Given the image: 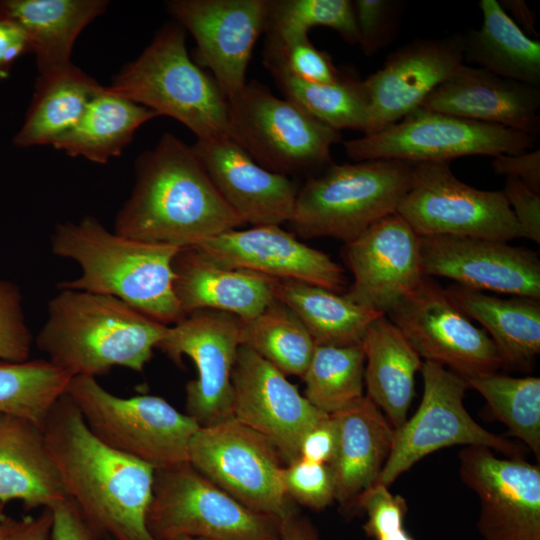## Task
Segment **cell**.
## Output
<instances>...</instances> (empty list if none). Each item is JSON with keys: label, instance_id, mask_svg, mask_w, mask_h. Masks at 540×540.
Returning <instances> with one entry per match:
<instances>
[{"label": "cell", "instance_id": "33", "mask_svg": "<svg viewBox=\"0 0 540 540\" xmlns=\"http://www.w3.org/2000/svg\"><path fill=\"white\" fill-rule=\"evenodd\" d=\"M157 114L111 92L107 86L88 104L78 123L53 147L70 157L106 164L131 143L136 131Z\"/></svg>", "mask_w": 540, "mask_h": 540}, {"label": "cell", "instance_id": "47", "mask_svg": "<svg viewBox=\"0 0 540 540\" xmlns=\"http://www.w3.org/2000/svg\"><path fill=\"white\" fill-rule=\"evenodd\" d=\"M338 439L337 421L329 414L304 435L299 447V457L330 465L336 455Z\"/></svg>", "mask_w": 540, "mask_h": 540}, {"label": "cell", "instance_id": "15", "mask_svg": "<svg viewBox=\"0 0 540 540\" xmlns=\"http://www.w3.org/2000/svg\"><path fill=\"white\" fill-rule=\"evenodd\" d=\"M241 319L221 311L198 310L168 326L157 344L176 365L188 356L197 377L186 384V414L200 427L233 417L234 393L231 381L238 348Z\"/></svg>", "mask_w": 540, "mask_h": 540}, {"label": "cell", "instance_id": "29", "mask_svg": "<svg viewBox=\"0 0 540 540\" xmlns=\"http://www.w3.org/2000/svg\"><path fill=\"white\" fill-rule=\"evenodd\" d=\"M363 346L366 396L396 429L408 418L415 375L422 367L421 357L386 315L369 325Z\"/></svg>", "mask_w": 540, "mask_h": 540}, {"label": "cell", "instance_id": "24", "mask_svg": "<svg viewBox=\"0 0 540 540\" xmlns=\"http://www.w3.org/2000/svg\"><path fill=\"white\" fill-rule=\"evenodd\" d=\"M420 107L508 127L535 138L540 131L538 87L464 63L436 87Z\"/></svg>", "mask_w": 540, "mask_h": 540}, {"label": "cell", "instance_id": "55", "mask_svg": "<svg viewBox=\"0 0 540 540\" xmlns=\"http://www.w3.org/2000/svg\"><path fill=\"white\" fill-rule=\"evenodd\" d=\"M170 540H205V539L188 537V536H179V537L172 538Z\"/></svg>", "mask_w": 540, "mask_h": 540}, {"label": "cell", "instance_id": "40", "mask_svg": "<svg viewBox=\"0 0 540 540\" xmlns=\"http://www.w3.org/2000/svg\"><path fill=\"white\" fill-rule=\"evenodd\" d=\"M324 26L346 42L358 44L353 1L267 0L266 38L285 43L308 37L310 29Z\"/></svg>", "mask_w": 540, "mask_h": 540}, {"label": "cell", "instance_id": "43", "mask_svg": "<svg viewBox=\"0 0 540 540\" xmlns=\"http://www.w3.org/2000/svg\"><path fill=\"white\" fill-rule=\"evenodd\" d=\"M264 53L275 57L291 75L306 82L327 84L342 75L330 55L317 49L308 37L285 43L266 38Z\"/></svg>", "mask_w": 540, "mask_h": 540}, {"label": "cell", "instance_id": "19", "mask_svg": "<svg viewBox=\"0 0 540 540\" xmlns=\"http://www.w3.org/2000/svg\"><path fill=\"white\" fill-rule=\"evenodd\" d=\"M344 257L353 274L344 296L385 315L425 276L420 236L397 212L345 243Z\"/></svg>", "mask_w": 540, "mask_h": 540}, {"label": "cell", "instance_id": "49", "mask_svg": "<svg viewBox=\"0 0 540 540\" xmlns=\"http://www.w3.org/2000/svg\"><path fill=\"white\" fill-rule=\"evenodd\" d=\"M26 54H31V46L25 32L0 5V83Z\"/></svg>", "mask_w": 540, "mask_h": 540}, {"label": "cell", "instance_id": "54", "mask_svg": "<svg viewBox=\"0 0 540 540\" xmlns=\"http://www.w3.org/2000/svg\"><path fill=\"white\" fill-rule=\"evenodd\" d=\"M16 518L4 515L0 518V540H5L6 536L16 523Z\"/></svg>", "mask_w": 540, "mask_h": 540}, {"label": "cell", "instance_id": "56", "mask_svg": "<svg viewBox=\"0 0 540 540\" xmlns=\"http://www.w3.org/2000/svg\"><path fill=\"white\" fill-rule=\"evenodd\" d=\"M4 507H5V504L0 502V518L5 515L4 514Z\"/></svg>", "mask_w": 540, "mask_h": 540}, {"label": "cell", "instance_id": "52", "mask_svg": "<svg viewBox=\"0 0 540 540\" xmlns=\"http://www.w3.org/2000/svg\"><path fill=\"white\" fill-rule=\"evenodd\" d=\"M280 540H320L311 520L294 513L283 520Z\"/></svg>", "mask_w": 540, "mask_h": 540}, {"label": "cell", "instance_id": "12", "mask_svg": "<svg viewBox=\"0 0 540 540\" xmlns=\"http://www.w3.org/2000/svg\"><path fill=\"white\" fill-rule=\"evenodd\" d=\"M423 395L417 411L398 428L389 457L376 483L389 487L427 455L454 445L483 446L508 458L523 457L515 443L480 426L467 412L463 399L466 380L446 367L424 361Z\"/></svg>", "mask_w": 540, "mask_h": 540}, {"label": "cell", "instance_id": "38", "mask_svg": "<svg viewBox=\"0 0 540 540\" xmlns=\"http://www.w3.org/2000/svg\"><path fill=\"white\" fill-rule=\"evenodd\" d=\"M72 377L48 359H0V412L42 425Z\"/></svg>", "mask_w": 540, "mask_h": 540}, {"label": "cell", "instance_id": "23", "mask_svg": "<svg viewBox=\"0 0 540 540\" xmlns=\"http://www.w3.org/2000/svg\"><path fill=\"white\" fill-rule=\"evenodd\" d=\"M192 148L243 223L280 226L290 222L298 190L288 176L259 165L229 135L196 140Z\"/></svg>", "mask_w": 540, "mask_h": 540}, {"label": "cell", "instance_id": "5", "mask_svg": "<svg viewBox=\"0 0 540 540\" xmlns=\"http://www.w3.org/2000/svg\"><path fill=\"white\" fill-rule=\"evenodd\" d=\"M107 88L157 116L177 120L197 140L228 135L227 99L213 77L189 57L186 31L176 21L164 24Z\"/></svg>", "mask_w": 540, "mask_h": 540}, {"label": "cell", "instance_id": "53", "mask_svg": "<svg viewBox=\"0 0 540 540\" xmlns=\"http://www.w3.org/2000/svg\"><path fill=\"white\" fill-rule=\"evenodd\" d=\"M503 9L508 10L527 30L535 33V15L522 0H505L500 3Z\"/></svg>", "mask_w": 540, "mask_h": 540}, {"label": "cell", "instance_id": "39", "mask_svg": "<svg viewBox=\"0 0 540 540\" xmlns=\"http://www.w3.org/2000/svg\"><path fill=\"white\" fill-rule=\"evenodd\" d=\"M487 402L495 418L507 426L540 461V378L511 377L497 372L465 379Z\"/></svg>", "mask_w": 540, "mask_h": 540}, {"label": "cell", "instance_id": "30", "mask_svg": "<svg viewBox=\"0 0 540 540\" xmlns=\"http://www.w3.org/2000/svg\"><path fill=\"white\" fill-rule=\"evenodd\" d=\"M446 290L453 302L488 332L504 367L528 369L540 352L539 299H503L458 284Z\"/></svg>", "mask_w": 540, "mask_h": 540}, {"label": "cell", "instance_id": "45", "mask_svg": "<svg viewBox=\"0 0 540 540\" xmlns=\"http://www.w3.org/2000/svg\"><path fill=\"white\" fill-rule=\"evenodd\" d=\"M358 44L371 56L391 40L399 13V2L391 0L353 1Z\"/></svg>", "mask_w": 540, "mask_h": 540}, {"label": "cell", "instance_id": "16", "mask_svg": "<svg viewBox=\"0 0 540 540\" xmlns=\"http://www.w3.org/2000/svg\"><path fill=\"white\" fill-rule=\"evenodd\" d=\"M462 482L480 502L477 528L485 540H540V465L499 458L490 448L458 453Z\"/></svg>", "mask_w": 540, "mask_h": 540}, {"label": "cell", "instance_id": "14", "mask_svg": "<svg viewBox=\"0 0 540 540\" xmlns=\"http://www.w3.org/2000/svg\"><path fill=\"white\" fill-rule=\"evenodd\" d=\"M386 316L420 357L448 366L464 379L504 367L487 332L476 327L431 276L425 275Z\"/></svg>", "mask_w": 540, "mask_h": 540}, {"label": "cell", "instance_id": "46", "mask_svg": "<svg viewBox=\"0 0 540 540\" xmlns=\"http://www.w3.org/2000/svg\"><path fill=\"white\" fill-rule=\"evenodd\" d=\"M502 192L521 227L524 237L539 244L540 194L512 177H506Z\"/></svg>", "mask_w": 540, "mask_h": 540}, {"label": "cell", "instance_id": "27", "mask_svg": "<svg viewBox=\"0 0 540 540\" xmlns=\"http://www.w3.org/2000/svg\"><path fill=\"white\" fill-rule=\"evenodd\" d=\"M69 498L50 457L42 425L0 412V502H22L26 511Z\"/></svg>", "mask_w": 540, "mask_h": 540}, {"label": "cell", "instance_id": "17", "mask_svg": "<svg viewBox=\"0 0 540 540\" xmlns=\"http://www.w3.org/2000/svg\"><path fill=\"white\" fill-rule=\"evenodd\" d=\"M173 20L193 36L200 62L226 99L247 83L253 48L265 32L267 0H170Z\"/></svg>", "mask_w": 540, "mask_h": 540}, {"label": "cell", "instance_id": "32", "mask_svg": "<svg viewBox=\"0 0 540 540\" xmlns=\"http://www.w3.org/2000/svg\"><path fill=\"white\" fill-rule=\"evenodd\" d=\"M480 29L462 36L463 58L499 77L537 87L540 42L530 38L496 0H481Z\"/></svg>", "mask_w": 540, "mask_h": 540}, {"label": "cell", "instance_id": "11", "mask_svg": "<svg viewBox=\"0 0 540 540\" xmlns=\"http://www.w3.org/2000/svg\"><path fill=\"white\" fill-rule=\"evenodd\" d=\"M188 461L254 511L282 520L297 513L282 484L285 462L278 449L234 417L199 427L189 444Z\"/></svg>", "mask_w": 540, "mask_h": 540}, {"label": "cell", "instance_id": "25", "mask_svg": "<svg viewBox=\"0 0 540 540\" xmlns=\"http://www.w3.org/2000/svg\"><path fill=\"white\" fill-rule=\"evenodd\" d=\"M332 415L339 432L336 455L329 465L335 502L351 518L356 515L358 497L377 482L389 457L394 427L368 396Z\"/></svg>", "mask_w": 540, "mask_h": 540}, {"label": "cell", "instance_id": "31", "mask_svg": "<svg viewBox=\"0 0 540 540\" xmlns=\"http://www.w3.org/2000/svg\"><path fill=\"white\" fill-rule=\"evenodd\" d=\"M104 86L73 63L38 76L24 122L13 138L19 148L51 145L80 120L90 101Z\"/></svg>", "mask_w": 540, "mask_h": 540}, {"label": "cell", "instance_id": "21", "mask_svg": "<svg viewBox=\"0 0 540 540\" xmlns=\"http://www.w3.org/2000/svg\"><path fill=\"white\" fill-rule=\"evenodd\" d=\"M191 248L218 266L276 280L306 282L337 293L346 283L343 268L329 255L279 225L228 230Z\"/></svg>", "mask_w": 540, "mask_h": 540}, {"label": "cell", "instance_id": "57", "mask_svg": "<svg viewBox=\"0 0 540 540\" xmlns=\"http://www.w3.org/2000/svg\"><path fill=\"white\" fill-rule=\"evenodd\" d=\"M105 540H111V539H109V538H105Z\"/></svg>", "mask_w": 540, "mask_h": 540}, {"label": "cell", "instance_id": "26", "mask_svg": "<svg viewBox=\"0 0 540 540\" xmlns=\"http://www.w3.org/2000/svg\"><path fill=\"white\" fill-rule=\"evenodd\" d=\"M173 270L174 292L185 315L214 310L248 320L276 299V279L218 266L192 248L178 252Z\"/></svg>", "mask_w": 540, "mask_h": 540}, {"label": "cell", "instance_id": "8", "mask_svg": "<svg viewBox=\"0 0 540 540\" xmlns=\"http://www.w3.org/2000/svg\"><path fill=\"white\" fill-rule=\"evenodd\" d=\"M282 524L240 503L189 461L154 471L147 527L157 540H280Z\"/></svg>", "mask_w": 540, "mask_h": 540}, {"label": "cell", "instance_id": "36", "mask_svg": "<svg viewBox=\"0 0 540 540\" xmlns=\"http://www.w3.org/2000/svg\"><path fill=\"white\" fill-rule=\"evenodd\" d=\"M241 345L252 349L283 374L300 377L316 347L301 320L277 299L256 317L241 319Z\"/></svg>", "mask_w": 540, "mask_h": 540}, {"label": "cell", "instance_id": "1", "mask_svg": "<svg viewBox=\"0 0 540 540\" xmlns=\"http://www.w3.org/2000/svg\"><path fill=\"white\" fill-rule=\"evenodd\" d=\"M66 492L102 539L157 540L147 527L155 469L98 440L65 393L42 424Z\"/></svg>", "mask_w": 540, "mask_h": 540}, {"label": "cell", "instance_id": "50", "mask_svg": "<svg viewBox=\"0 0 540 540\" xmlns=\"http://www.w3.org/2000/svg\"><path fill=\"white\" fill-rule=\"evenodd\" d=\"M492 168L496 174L512 177L540 194V150L494 157Z\"/></svg>", "mask_w": 540, "mask_h": 540}, {"label": "cell", "instance_id": "34", "mask_svg": "<svg viewBox=\"0 0 540 540\" xmlns=\"http://www.w3.org/2000/svg\"><path fill=\"white\" fill-rule=\"evenodd\" d=\"M274 292L301 320L316 345L361 344L369 325L385 315L357 305L344 294L306 282L276 280Z\"/></svg>", "mask_w": 540, "mask_h": 540}, {"label": "cell", "instance_id": "42", "mask_svg": "<svg viewBox=\"0 0 540 540\" xmlns=\"http://www.w3.org/2000/svg\"><path fill=\"white\" fill-rule=\"evenodd\" d=\"M281 479L286 494L296 504L322 511L335 501L329 465L298 458L284 465Z\"/></svg>", "mask_w": 540, "mask_h": 540}, {"label": "cell", "instance_id": "51", "mask_svg": "<svg viewBox=\"0 0 540 540\" xmlns=\"http://www.w3.org/2000/svg\"><path fill=\"white\" fill-rule=\"evenodd\" d=\"M52 511L43 508L37 516L16 520L5 540H51Z\"/></svg>", "mask_w": 540, "mask_h": 540}, {"label": "cell", "instance_id": "18", "mask_svg": "<svg viewBox=\"0 0 540 540\" xmlns=\"http://www.w3.org/2000/svg\"><path fill=\"white\" fill-rule=\"evenodd\" d=\"M231 381L233 417L270 440L286 464L300 458L304 435L329 415L247 346L238 348Z\"/></svg>", "mask_w": 540, "mask_h": 540}, {"label": "cell", "instance_id": "2", "mask_svg": "<svg viewBox=\"0 0 540 540\" xmlns=\"http://www.w3.org/2000/svg\"><path fill=\"white\" fill-rule=\"evenodd\" d=\"M243 224L192 146L166 132L138 156L135 183L116 214L113 231L183 249Z\"/></svg>", "mask_w": 540, "mask_h": 540}, {"label": "cell", "instance_id": "41", "mask_svg": "<svg viewBox=\"0 0 540 540\" xmlns=\"http://www.w3.org/2000/svg\"><path fill=\"white\" fill-rule=\"evenodd\" d=\"M407 511L406 500L379 483L365 490L356 503V515L367 516L363 530L374 540H415L404 527Z\"/></svg>", "mask_w": 540, "mask_h": 540}, {"label": "cell", "instance_id": "4", "mask_svg": "<svg viewBox=\"0 0 540 540\" xmlns=\"http://www.w3.org/2000/svg\"><path fill=\"white\" fill-rule=\"evenodd\" d=\"M58 290L35 340L51 363L71 377L97 379L115 366L143 371L167 325L113 296Z\"/></svg>", "mask_w": 540, "mask_h": 540}, {"label": "cell", "instance_id": "37", "mask_svg": "<svg viewBox=\"0 0 540 540\" xmlns=\"http://www.w3.org/2000/svg\"><path fill=\"white\" fill-rule=\"evenodd\" d=\"M363 342L350 346L316 345L302 378L305 397L317 409L334 414L363 395Z\"/></svg>", "mask_w": 540, "mask_h": 540}, {"label": "cell", "instance_id": "48", "mask_svg": "<svg viewBox=\"0 0 540 540\" xmlns=\"http://www.w3.org/2000/svg\"><path fill=\"white\" fill-rule=\"evenodd\" d=\"M50 509L51 540H103L71 498L57 503Z\"/></svg>", "mask_w": 540, "mask_h": 540}, {"label": "cell", "instance_id": "44", "mask_svg": "<svg viewBox=\"0 0 540 540\" xmlns=\"http://www.w3.org/2000/svg\"><path fill=\"white\" fill-rule=\"evenodd\" d=\"M20 287L0 278V359H30L33 335L26 322Z\"/></svg>", "mask_w": 540, "mask_h": 540}, {"label": "cell", "instance_id": "6", "mask_svg": "<svg viewBox=\"0 0 540 540\" xmlns=\"http://www.w3.org/2000/svg\"><path fill=\"white\" fill-rule=\"evenodd\" d=\"M413 168V163L396 160L331 163L298 190L290 223L303 238L352 241L396 213L410 188Z\"/></svg>", "mask_w": 540, "mask_h": 540}, {"label": "cell", "instance_id": "10", "mask_svg": "<svg viewBox=\"0 0 540 540\" xmlns=\"http://www.w3.org/2000/svg\"><path fill=\"white\" fill-rule=\"evenodd\" d=\"M537 138L504 126L419 107L383 130L343 142L354 161L449 162L471 155L518 154Z\"/></svg>", "mask_w": 540, "mask_h": 540}, {"label": "cell", "instance_id": "35", "mask_svg": "<svg viewBox=\"0 0 540 540\" xmlns=\"http://www.w3.org/2000/svg\"><path fill=\"white\" fill-rule=\"evenodd\" d=\"M263 59L285 99L336 131L354 129L364 132L368 99L363 81L342 74L332 83H310L291 75L270 54L264 53Z\"/></svg>", "mask_w": 540, "mask_h": 540}, {"label": "cell", "instance_id": "9", "mask_svg": "<svg viewBox=\"0 0 540 540\" xmlns=\"http://www.w3.org/2000/svg\"><path fill=\"white\" fill-rule=\"evenodd\" d=\"M227 123L230 138L259 165L286 176L329 166L341 140L339 131L256 81L227 99Z\"/></svg>", "mask_w": 540, "mask_h": 540}, {"label": "cell", "instance_id": "22", "mask_svg": "<svg viewBox=\"0 0 540 540\" xmlns=\"http://www.w3.org/2000/svg\"><path fill=\"white\" fill-rule=\"evenodd\" d=\"M463 63L462 36L418 39L390 54L383 67L363 81L368 99L364 135L419 108Z\"/></svg>", "mask_w": 540, "mask_h": 540}, {"label": "cell", "instance_id": "13", "mask_svg": "<svg viewBox=\"0 0 540 540\" xmlns=\"http://www.w3.org/2000/svg\"><path fill=\"white\" fill-rule=\"evenodd\" d=\"M419 236L457 235L501 242L523 238L502 191L467 185L449 162L414 164L411 185L396 211Z\"/></svg>", "mask_w": 540, "mask_h": 540}, {"label": "cell", "instance_id": "20", "mask_svg": "<svg viewBox=\"0 0 540 540\" xmlns=\"http://www.w3.org/2000/svg\"><path fill=\"white\" fill-rule=\"evenodd\" d=\"M425 275L479 290L540 300L537 254L506 242L457 235L420 236Z\"/></svg>", "mask_w": 540, "mask_h": 540}, {"label": "cell", "instance_id": "3", "mask_svg": "<svg viewBox=\"0 0 540 540\" xmlns=\"http://www.w3.org/2000/svg\"><path fill=\"white\" fill-rule=\"evenodd\" d=\"M51 250L76 262L78 278L57 285L116 297L153 320L170 326L185 317L174 292L173 262L181 250L108 230L96 217L58 223Z\"/></svg>", "mask_w": 540, "mask_h": 540}, {"label": "cell", "instance_id": "28", "mask_svg": "<svg viewBox=\"0 0 540 540\" xmlns=\"http://www.w3.org/2000/svg\"><path fill=\"white\" fill-rule=\"evenodd\" d=\"M0 5L25 32L38 76H44L72 64L71 54L78 36L106 11L109 2L0 0Z\"/></svg>", "mask_w": 540, "mask_h": 540}, {"label": "cell", "instance_id": "7", "mask_svg": "<svg viewBox=\"0 0 540 540\" xmlns=\"http://www.w3.org/2000/svg\"><path fill=\"white\" fill-rule=\"evenodd\" d=\"M66 394L92 434L108 447L154 469L188 461L190 441L200 426L162 397H120L86 376L72 377Z\"/></svg>", "mask_w": 540, "mask_h": 540}]
</instances>
